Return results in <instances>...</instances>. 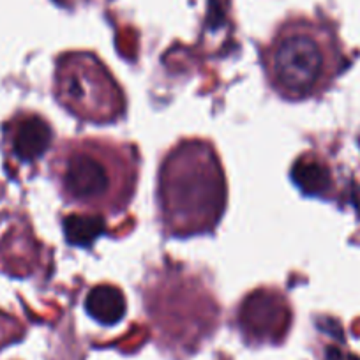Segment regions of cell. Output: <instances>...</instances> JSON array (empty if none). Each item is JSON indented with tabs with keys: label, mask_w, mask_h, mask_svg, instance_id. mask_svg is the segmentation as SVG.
Here are the masks:
<instances>
[{
	"label": "cell",
	"mask_w": 360,
	"mask_h": 360,
	"mask_svg": "<svg viewBox=\"0 0 360 360\" xmlns=\"http://www.w3.org/2000/svg\"><path fill=\"white\" fill-rule=\"evenodd\" d=\"M85 311L98 323L110 327L119 323L126 314V299L115 285L103 283L90 288V292L86 293Z\"/></svg>",
	"instance_id": "obj_8"
},
{
	"label": "cell",
	"mask_w": 360,
	"mask_h": 360,
	"mask_svg": "<svg viewBox=\"0 0 360 360\" xmlns=\"http://www.w3.org/2000/svg\"><path fill=\"white\" fill-rule=\"evenodd\" d=\"M62 200L78 212L119 216L136 193L140 154L129 141L106 136L62 140L50 161Z\"/></svg>",
	"instance_id": "obj_1"
},
{
	"label": "cell",
	"mask_w": 360,
	"mask_h": 360,
	"mask_svg": "<svg viewBox=\"0 0 360 360\" xmlns=\"http://www.w3.org/2000/svg\"><path fill=\"white\" fill-rule=\"evenodd\" d=\"M266 83L286 101L325 94L345 69V53L332 32L309 20H292L263 50Z\"/></svg>",
	"instance_id": "obj_3"
},
{
	"label": "cell",
	"mask_w": 360,
	"mask_h": 360,
	"mask_svg": "<svg viewBox=\"0 0 360 360\" xmlns=\"http://www.w3.org/2000/svg\"><path fill=\"white\" fill-rule=\"evenodd\" d=\"M348 360H360V359H356V356H349Z\"/></svg>",
	"instance_id": "obj_10"
},
{
	"label": "cell",
	"mask_w": 360,
	"mask_h": 360,
	"mask_svg": "<svg viewBox=\"0 0 360 360\" xmlns=\"http://www.w3.org/2000/svg\"><path fill=\"white\" fill-rule=\"evenodd\" d=\"M9 129L11 152L23 165L36 162L53 143V129L50 122L37 113H22Z\"/></svg>",
	"instance_id": "obj_7"
},
{
	"label": "cell",
	"mask_w": 360,
	"mask_h": 360,
	"mask_svg": "<svg viewBox=\"0 0 360 360\" xmlns=\"http://www.w3.org/2000/svg\"><path fill=\"white\" fill-rule=\"evenodd\" d=\"M58 105L82 122L105 126L126 115V96L108 65L90 51H68L55 60Z\"/></svg>",
	"instance_id": "obj_4"
},
{
	"label": "cell",
	"mask_w": 360,
	"mask_h": 360,
	"mask_svg": "<svg viewBox=\"0 0 360 360\" xmlns=\"http://www.w3.org/2000/svg\"><path fill=\"white\" fill-rule=\"evenodd\" d=\"M105 228V217L94 214L76 212L64 219L65 238L75 245H89Z\"/></svg>",
	"instance_id": "obj_9"
},
{
	"label": "cell",
	"mask_w": 360,
	"mask_h": 360,
	"mask_svg": "<svg viewBox=\"0 0 360 360\" xmlns=\"http://www.w3.org/2000/svg\"><path fill=\"white\" fill-rule=\"evenodd\" d=\"M158 214L169 237L214 231L228 203L224 168L212 141L186 138L162 158L158 173Z\"/></svg>",
	"instance_id": "obj_2"
},
{
	"label": "cell",
	"mask_w": 360,
	"mask_h": 360,
	"mask_svg": "<svg viewBox=\"0 0 360 360\" xmlns=\"http://www.w3.org/2000/svg\"><path fill=\"white\" fill-rule=\"evenodd\" d=\"M292 321V307L278 288L252 290L238 307V327L252 342H278Z\"/></svg>",
	"instance_id": "obj_5"
},
{
	"label": "cell",
	"mask_w": 360,
	"mask_h": 360,
	"mask_svg": "<svg viewBox=\"0 0 360 360\" xmlns=\"http://www.w3.org/2000/svg\"><path fill=\"white\" fill-rule=\"evenodd\" d=\"M292 180L306 196L335 200L339 193L334 162L321 150L302 152L293 161Z\"/></svg>",
	"instance_id": "obj_6"
}]
</instances>
